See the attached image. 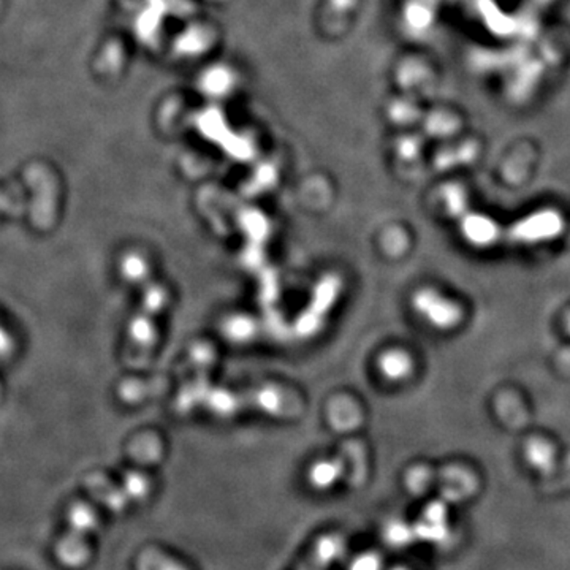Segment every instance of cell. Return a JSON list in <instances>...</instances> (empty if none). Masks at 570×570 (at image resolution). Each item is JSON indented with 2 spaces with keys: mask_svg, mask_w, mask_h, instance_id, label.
Segmentation results:
<instances>
[{
  "mask_svg": "<svg viewBox=\"0 0 570 570\" xmlns=\"http://www.w3.org/2000/svg\"><path fill=\"white\" fill-rule=\"evenodd\" d=\"M349 570H382V561L376 553H365L352 561Z\"/></svg>",
  "mask_w": 570,
  "mask_h": 570,
  "instance_id": "cell-14",
  "label": "cell"
},
{
  "mask_svg": "<svg viewBox=\"0 0 570 570\" xmlns=\"http://www.w3.org/2000/svg\"><path fill=\"white\" fill-rule=\"evenodd\" d=\"M13 352V341L4 329H0V357H8Z\"/></svg>",
  "mask_w": 570,
  "mask_h": 570,
  "instance_id": "cell-16",
  "label": "cell"
},
{
  "mask_svg": "<svg viewBox=\"0 0 570 570\" xmlns=\"http://www.w3.org/2000/svg\"><path fill=\"white\" fill-rule=\"evenodd\" d=\"M397 570H404V569H397Z\"/></svg>",
  "mask_w": 570,
  "mask_h": 570,
  "instance_id": "cell-19",
  "label": "cell"
},
{
  "mask_svg": "<svg viewBox=\"0 0 570 570\" xmlns=\"http://www.w3.org/2000/svg\"><path fill=\"white\" fill-rule=\"evenodd\" d=\"M412 303L418 314H422L427 322L439 329H452L463 322V308L450 298L440 295L434 289H423L417 291Z\"/></svg>",
  "mask_w": 570,
  "mask_h": 570,
  "instance_id": "cell-4",
  "label": "cell"
},
{
  "mask_svg": "<svg viewBox=\"0 0 570 570\" xmlns=\"http://www.w3.org/2000/svg\"><path fill=\"white\" fill-rule=\"evenodd\" d=\"M25 180L34 192L32 222L38 230H48L56 221L57 182L48 168L34 163L25 172Z\"/></svg>",
  "mask_w": 570,
  "mask_h": 570,
  "instance_id": "cell-2",
  "label": "cell"
},
{
  "mask_svg": "<svg viewBox=\"0 0 570 570\" xmlns=\"http://www.w3.org/2000/svg\"><path fill=\"white\" fill-rule=\"evenodd\" d=\"M346 552V542L339 534H329L317 540L298 570H329Z\"/></svg>",
  "mask_w": 570,
  "mask_h": 570,
  "instance_id": "cell-6",
  "label": "cell"
},
{
  "mask_svg": "<svg viewBox=\"0 0 570 570\" xmlns=\"http://www.w3.org/2000/svg\"><path fill=\"white\" fill-rule=\"evenodd\" d=\"M461 233L474 248L486 249L501 240L502 229L491 217L466 212L461 219Z\"/></svg>",
  "mask_w": 570,
  "mask_h": 570,
  "instance_id": "cell-5",
  "label": "cell"
},
{
  "mask_svg": "<svg viewBox=\"0 0 570 570\" xmlns=\"http://www.w3.org/2000/svg\"><path fill=\"white\" fill-rule=\"evenodd\" d=\"M565 329H567V333L570 335V314L565 317Z\"/></svg>",
  "mask_w": 570,
  "mask_h": 570,
  "instance_id": "cell-17",
  "label": "cell"
},
{
  "mask_svg": "<svg viewBox=\"0 0 570 570\" xmlns=\"http://www.w3.org/2000/svg\"><path fill=\"white\" fill-rule=\"evenodd\" d=\"M414 369L412 359L404 352H391L384 359V371L391 378H408Z\"/></svg>",
  "mask_w": 570,
  "mask_h": 570,
  "instance_id": "cell-11",
  "label": "cell"
},
{
  "mask_svg": "<svg viewBox=\"0 0 570 570\" xmlns=\"http://www.w3.org/2000/svg\"><path fill=\"white\" fill-rule=\"evenodd\" d=\"M137 570H187L176 559L159 550H146L138 556Z\"/></svg>",
  "mask_w": 570,
  "mask_h": 570,
  "instance_id": "cell-10",
  "label": "cell"
},
{
  "mask_svg": "<svg viewBox=\"0 0 570 570\" xmlns=\"http://www.w3.org/2000/svg\"><path fill=\"white\" fill-rule=\"evenodd\" d=\"M0 399H2V390H0Z\"/></svg>",
  "mask_w": 570,
  "mask_h": 570,
  "instance_id": "cell-18",
  "label": "cell"
},
{
  "mask_svg": "<svg viewBox=\"0 0 570 570\" xmlns=\"http://www.w3.org/2000/svg\"><path fill=\"white\" fill-rule=\"evenodd\" d=\"M565 217L561 216V212L540 210L510 225L506 236L515 244L534 246L556 240L565 233Z\"/></svg>",
  "mask_w": 570,
  "mask_h": 570,
  "instance_id": "cell-3",
  "label": "cell"
},
{
  "mask_svg": "<svg viewBox=\"0 0 570 570\" xmlns=\"http://www.w3.org/2000/svg\"><path fill=\"white\" fill-rule=\"evenodd\" d=\"M84 485L97 501L102 502L106 508H110L113 512H121L129 502V497L124 491L116 488L108 478L99 476V474H93L91 477H87Z\"/></svg>",
  "mask_w": 570,
  "mask_h": 570,
  "instance_id": "cell-8",
  "label": "cell"
},
{
  "mask_svg": "<svg viewBox=\"0 0 570 570\" xmlns=\"http://www.w3.org/2000/svg\"><path fill=\"white\" fill-rule=\"evenodd\" d=\"M417 539L431 542V544H446L450 531L447 526L446 506L433 504L429 506L422 521L414 527Z\"/></svg>",
  "mask_w": 570,
  "mask_h": 570,
  "instance_id": "cell-7",
  "label": "cell"
},
{
  "mask_svg": "<svg viewBox=\"0 0 570 570\" xmlns=\"http://www.w3.org/2000/svg\"><path fill=\"white\" fill-rule=\"evenodd\" d=\"M525 458L531 467L540 474H552L556 466V453L555 447L545 439H531L525 448Z\"/></svg>",
  "mask_w": 570,
  "mask_h": 570,
  "instance_id": "cell-9",
  "label": "cell"
},
{
  "mask_svg": "<svg viewBox=\"0 0 570 570\" xmlns=\"http://www.w3.org/2000/svg\"><path fill=\"white\" fill-rule=\"evenodd\" d=\"M149 491V485L146 478H142L140 474H129L125 478L124 493L129 497V501H140L146 497Z\"/></svg>",
  "mask_w": 570,
  "mask_h": 570,
  "instance_id": "cell-13",
  "label": "cell"
},
{
  "mask_svg": "<svg viewBox=\"0 0 570 570\" xmlns=\"http://www.w3.org/2000/svg\"><path fill=\"white\" fill-rule=\"evenodd\" d=\"M23 210H25V205L19 197L12 193L0 192V212H10L18 216Z\"/></svg>",
  "mask_w": 570,
  "mask_h": 570,
  "instance_id": "cell-15",
  "label": "cell"
},
{
  "mask_svg": "<svg viewBox=\"0 0 570 570\" xmlns=\"http://www.w3.org/2000/svg\"><path fill=\"white\" fill-rule=\"evenodd\" d=\"M69 533L57 545V558L65 567L78 569L91 558L87 536L97 527V515L87 504H74L69 514Z\"/></svg>",
  "mask_w": 570,
  "mask_h": 570,
  "instance_id": "cell-1",
  "label": "cell"
},
{
  "mask_svg": "<svg viewBox=\"0 0 570 570\" xmlns=\"http://www.w3.org/2000/svg\"><path fill=\"white\" fill-rule=\"evenodd\" d=\"M385 539L390 544V546H409L416 537L414 527H410L401 521H391L388 526L385 527Z\"/></svg>",
  "mask_w": 570,
  "mask_h": 570,
  "instance_id": "cell-12",
  "label": "cell"
}]
</instances>
